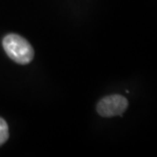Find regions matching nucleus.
Segmentation results:
<instances>
[{
	"mask_svg": "<svg viewBox=\"0 0 157 157\" xmlns=\"http://www.w3.org/2000/svg\"><path fill=\"white\" fill-rule=\"evenodd\" d=\"M3 47L13 61L26 65L33 60L34 51L28 41L17 34H8L3 39Z\"/></svg>",
	"mask_w": 157,
	"mask_h": 157,
	"instance_id": "1",
	"label": "nucleus"
},
{
	"mask_svg": "<svg viewBox=\"0 0 157 157\" xmlns=\"http://www.w3.org/2000/svg\"><path fill=\"white\" fill-rule=\"evenodd\" d=\"M128 106V102L125 97L119 94H113L104 97L99 101L97 105V112L103 117H112L116 115L122 116Z\"/></svg>",
	"mask_w": 157,
	"mask_h": 157,
	"instance_id": "2",
	"label": "nucleus"
},
{
	"mask_svg": "<svg viewBox=\"0 0 157 157\" xmlns=\"http://www.w3.org/2000/svg\"><path fill=\"white\" fill-rule=\"evenodd\" d=\"M9 138V130L6 121L0 117V146L3 145Z\"/></svg>",
	"mask_w": 157,
	"mask_h": 157,
	"instance_id": "3",
	"label": "nucleus"
}]
</instances>
